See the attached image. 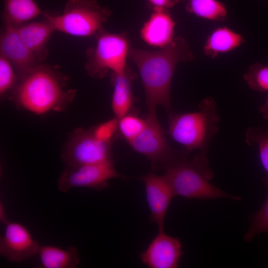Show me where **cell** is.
Returning a JSON list of instances; mask_svg holds the SVG:
<instances>
[{
	"instance_id": "obj_17",
	"label": "cell",
	"mask_w": 268,
	"mask_h": 268,
	"mask_svg": "<svg viewBox=\"0 0 268 268\" xmlns=\"http://www.w3.org/2000/svg\"><path fill=\"white\" fill-rule=\"evenodd\" d=\"M245 42L243 36L227 26L219 27L208 36L202 47V52L211 59L231 52Z\"/></svg>"
},
{
	"instance_id": "obj_19",
	"label": "cell",
	"mask_w": 268,
	"mask_h": 268,
	"mask_svg": "<svg viewBox=\"0 0 268 268\" xmlns=\"http://www.w3.org/2000/svg\"><path fill=\"white\" fill-rule=\"evenodd\" d=\"M38 255L42 268H74L80 262L78 250L73 246L66 249L53 245L41 246Z\"/></svg>"
},
{
	"instance_id": "obj_2",
	"label": "cell",
	"mask_w": 268,
	"mask_h": 268,
	"mask_svg": "<svg viewBox=\"0 0 268 268\" xmlns=\"http://www.w3.org/2000/svg\"><path fill=\"white\" fill-rule=\"evenodd\" d=\"M67 81L58 68L42 63L18 82L10 98L18 106L37 115L61 111L73 101L77 92L65 88Z\"/></svg>"
},
{
	"instance_id": "obj_5",
	"label": "cell",
	"mask_w": 268,
	"mask_h": 268,
	"mask_svg": "<svg viewBox=\"0 0 268 268\" xmlns=\"http://www.w3.org/2000/svg\"><path fill=\"white\" fill-rule=\"evenodd\" d=\"M95 0H67L62 14L46 10L42 16L55 31L84 37L95 35L112 15Z\"/></svg>"
},
{
	"instance_id": "obj_8",
	"label": "cell",
	"mask_w": 268,
	"mask_h": 268,
	"mask_svg": "<svg viewBox=\"0 0 268 268\" xmlns=\"http://www.w3.org/2000/svg\"><path fill=\"white\" fill-rule=\"evenodd\" d=\"M125 176L115 169L112 159L101 162L66 166L58 181L59 190L67 192L73 188H88L99 190L107 187L110 179Z\"/></svg>"
},
{
	"instance_id": "obj_10",
	"label": "cell",
	"mask_w": 268,
	"mask_h": 268,
	"mask_svg": "<svg viewBox=\"0 0 268 268\" xmlns=\"http://www.w3.org/2000/svg\"><path fill=\"white\" fill-rule=\"evenodd\" d=\"M23 224L9 221L0 238V255L10 263H19L38 255L40 248Z\"/></svg>"
},
{
	"instance_id": "obj_13",
	"label": "cell",
	"mask_w": 268,
	"mask_h": 268,
	"mask_svg": "<svg viewBox=\"0 0 268 268\" xmlns=\"http://www.w3.org/2000/svg\"><path fill=\"white\" fill-rule=\"evenodd\" d=\"M183 252L178 238L158 232L139 255L142 263L151 268H176Z\"/></svg>"
},
{
	"instance_id": "obj_20",
	"label": "cell",
	"mask_w": 268,
	"mask_h": 268,
	"mask_svg": "<svg viewBox=\"0 0 268 268\" xmlns=\"http://www.w3.org/2000/svg\"><path fill=\"white\" fill-rule=\"evenodd\" d=\"M189 13L213 21L225 20L228 15L226 5L219 0H184Z\"/></svg>"
},
{
	"instance_id": "obj_3",
	"label": "cell",
	"mask_w": 268,
	"mask_h": 268,
	"mask_svg": "<svg viewBox=\"0 0 268 268\" xmlns=\"http://www.w3.org/2000/svg\"><path fill=\"white\" fill-rule=\"evenodd\" d=\"M165 169L164 176L175 196L187 199L241 200L210 183L213 174L208 168L205 153L200 152L190 161L185 157H177Z\"/></svg>"
},
{
	"instance_id": "obj_1",
	"label": "cell",
	"mask_w": 268,
	"mask_h": 268,
	"mask_svg": "<svg viewBox=\"0 0 268 268\" xmlns=\"http://www.w3.org/2000/svg\"><path fill=\"white\" fill-rule=\"evenodd\" d=\"M130 58L137 67L144 87L149 111L158 105L171 111L170 88L177 64L193 60V52L185 38H174L166 46L150 51L131 47Z\"/></svg>"
},
{
	"instance_id": "obj_4",
	"label": "cell",
	"mask_w": 268,
	"mask_h": 268,
	"mask_svg": "<svg viewBox=\"0 0 268 268\" xmlns=\"http://www.w3.org/2000/svg\"><path fill=\"white\" fill-rule=\"evenodd\" d=\"M168 133L171 137L189 153L198 149L206 153L213 136L218 130L220 121L215 101L206 97L192 113L169 114Z\"/></svg>"
},
{
	"instance_id": "obj_6",
	"label": "cell",
	"mask_w": 268,
	"mask_h": 268,
	"mask_svg": "<svg viewBox=\"0 0 268 268\" xmlns=\"http://www.w3.org/2000/svg\"><path fill=\"white\" fill-rule=\"evenodd\" d=\"M96 44L86 51L85 69L92 77L102 78L109 71L121 74L128 67L131 46L125 33L116 34L103 29L95 35Z\"/></svg>"
},
{
	"instance_id": "obj_25",
	"label": "cell",
	"mask_w": 268,
	"mask_h": 268,
	"mask_svg": "<svg viewBox=\"0 0 268 268\" xmlns=\"http://www.w3.org/2000/svg\"><path fill=\"white\" fill-rule=\"evenodd\" d=\"M268 231V196L261 208L251 219L249 229L244 238L251 241L257 235Z\"/></svg>"
},
{
	"instance_id": "obj_18",
	"label": "cell",
	"mask_w": 268,
	"mask_h": 268,
	"mask_svg": "<svg viewBox=\"0 0 268 268\" xmlns=\"http://www.w3.org/2000/svg\"><path fill=\"white\" fill-rule=\"evenodd\" d=\"M1 15L3 25L14 27L43 14V12L34 0H2Z\"/></svg>"
},
{
	"instance_id": "obj_15",
	"label": "cell",
	"mask_w": 268,
	"mask_h": 268,
	"mask_svg": "<svg viewBox=\"0 0 268 268\" xmlns=\"http://www.w3.org/2000/svg\"><path fill=\"white\" fill-rule=\"evenodd\" d=\"M15 29L24 45L40 62L44 61L48 53V43L55 32L50 24L44 19L22 24Z\"/></svg>"
},
{
	"instance_id": "obj_28",
	"label": "cell",
	"mask_w": 268,
	"mask_h": 268,
	"mask_svg": "<svg viewBox=\"0 0 268 268\" xmlns=\"http://www.w3.org/2000/svg\"><path fill=\"white\" fill-rule=\"evenodd\" d=\"M259 110L263 118L268 121V96L265 102L259 107Z\"/></svg>"
},
{
	"instance_id": "obj_7",
	"label": "cell",
	"mask_w": 268,
	"mask_h": 268,
	"mask_svg": "<svg viewBox=\"0 0 268 268\" xmlns=\"http://www.w3.org/2000/svg\"><path fill=\"white\" fill-rule=\"evenodd\" d=\"M112 144L97 138L91 129H77L72 132L63 147L62 158L67 166L110 160L112 157Z\"/></svg>"
},
{
	"instance_id": "obj_26",
	"label": "cell",
	"mask_w": 268,
	"mask_h": 268,
	"mask_svg": "<svg viewBox=\"0 0 268 268\" xmlns=\"http://www.w3.org/2000/svg\"><path fill=\"white\" fill-rule=\"evenodd\" d=\"M118 123L119 119L115 117L100 124L91 130L95 136L99 140L106 142H113L118 135Z\"/></svg>"
},
{
	"instance_id": "obj_22",
	"label": "cell",
	"mask_w": 268,
	"mask_h": 268,
	"mask_svg": "<svg viewBox=\"0 0 268 268\" xmlns=\"http://www.w3.org/2000/svg\"><path fill=\"white\" fill-rule=\"evenodd\" d=\"M243 79L251 89L268 91V65L257 62L250 66Z\"/></svg>"
},
{
	"instance_id": "obj_16",
	"label": "cell",
	"mask_w": 268,
	"mask_h": 268,
	"mask_svg": "<svg viewBox=\"0 0 268 268\" xmlns=\"http://www.w3.org/2000/svg\"><path fill=\"white\" fill-rule=\"evenodd\" d=\"M136 77V74L128 66L123 73H111V83L113 86L112 108L115 117L118 119L130 112L135 102L132 85Z\"/></svg>"
},
{
	"instance_id": "obj_11",
	"label": "cell",
	"mask_w": 268,
	"mask_h": 268,
	"mask_svg": "<svg viewBox=\"0 0 268 268\" xmlns=\"http://www.w3.org/2000/svg\"><path fill=\"white\" fill-rule=\"evenodd\" d=\"M0 54L12 64L16 73L18 82L42 64L23 43L15 27L9 25H3L1 30Z\"/></svg>"
},
{
	"instance_id": "obj_27",
	"label": "cell",
	"mask_w": 268,
	"mask_h": 268,
	"mask_svg": "<svg viewBox=\"0 0 268 268\" xmlns=\"http://www.w3.org/2000/svg\"><path fill=\"white\" fill-rule=\"evenodd\" d=\"M152 10L156 9H169L184 0H147Z\"/></svg>"
},
{
	"instance_id": "obj_21",
	"label": "cell",
	"mask_w": 268,
	"mask_h": 268,
	"mask_svg": "<svg viewBox=\"0 0 268 268\" xmlns=\"http://www.w3.org/2000/svg\"><path fill=\"white\" fill-rule=\"evenodd\" d=\"M246 142L250 146L258 147L261 163L267 172L268 187V129L251 127L246 133Z\"/></svg>"
},
{
	"instance_id": "obj_14",
	"label": "cell",
	"mask_w": 268,
	"mask_h": 268,
	"mask_svg": "<svg viewBox=\"0 0 268 268\" xmlns=\"http://www.w3.org/2000/svg\"><path fill=\"white\" fill-rule=\"evenodd\" d=\"M175 26L169 9H154L141 29V37L150 46L164 47L174 39Z\"/></svg>"
},
{
	"instance_id": "obj_29",
	"label": "cell",
	"mask_w": 268,
	"mask_h": 268,
	"mask_svg": "<svg viewBox=\"0 0 268 268\" xmlns=\"http://www.w3.org/2000/svg\"><path fill=\"white\" fill-rule=\"evenodd\" d=\"M0 221L4 225L9 222L6 216L5 209L1 202H0Z\"/></svg>"
},
{
	"instance_id": "obj_24",
	"label": "cell",
	"mask_w": 268,
	"mask_h": 268,
	"mask_svg": "<svg viewBox=\"0 0 268 268\" xmlns=\"http://www.w3.org/2000/svg\"><path fill=\"white\" fill-rule=\"evenodd\" d=\"M18 84L16 73L11 63L0 54V94H11ZM10 95V96H11Z\"/></svg>"
},
{
	"instance_id": "obj_12",
	"label": "cell",
	"mask_w": 268,
	"mask_h": 268,
	"mask_svg": "<svg viewBox=\"0 0 268 268\" xmlns=\"http://www.w3.org/2000/svg\"><path fill=\"white\" fill-rule=\"evenodd\" d=\"M140 179L144 184L146 201L150 213L149 221L156 224L158 232L164 231L166 213L175 195L164 175L149 173Z\"/></svg>"
},
{
	"instance_id": "obj_9",
	"label": "cell",
	"mask_w": 268,
	"mask_h": 268,
	"mask_svg": "<svg viewBox=\"0 0 268 268\" xmlns=\"http://www.w3.org/2000/svg\"><path fill=\"white\" fill-rule=\"evenodd\" d=\"M141 133L129 143L132 149L147 157L154 167L164 168L177 156L166 139L164 130L156 115V110L149 111Z\"/></svg>"
},
{
	"instance_id": "obj_23",
	"label": "cell",
	"mask_w": 268,
	"mask_h": 268,
	"mask_svg": "<svg viewBox=\"0 0 268 268\" xmlns=\"http://www.w3.org/2000/svg\"><path fill=\"white\" fill-rule=\"evenodd\" d=\"M145 126V120L129 112L119 119L118 134L129 143L141 133Z\"/></svg>"
}]
</instances>
